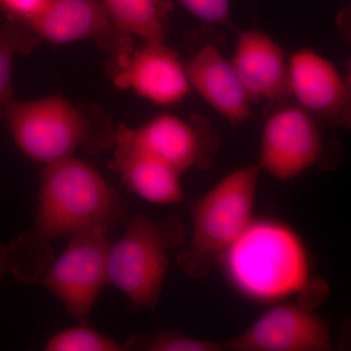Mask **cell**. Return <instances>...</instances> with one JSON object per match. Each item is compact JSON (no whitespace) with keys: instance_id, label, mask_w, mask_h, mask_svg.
Listing matches in <instances>:
<instances>
[{"instance_id":"cell-1","label":"cell","mask_w":351,"mask_h":351,"mask_svg":"<svg viewBox=\"0 0 351 351\" xmlns=\"http://www.w3.org/2000/svg\"><path fill=\"white\" fill-rule=\"evenodd\" d=\"M221 263L237 291L256 302L301 295L314 280L301 237L274 219H252Z\"/></svg>"},{"instance_id":"cell-2","label":"cell","mask_w":351,"mask_h":351,"mask_svg":"<svg viewBox=\"0 0 351 351\" xmlns=\"http://www.w3.org/2000/svg\"><path fill=\"white\" fill-rule=\"evenodd\" d=\"M0 120L25 156L49 164L77 149L98 154L112 147L115 130L98 108L75 107L61 95L0 105Z\"/></svg>"},{"instance_id":"cell-3","label":"cell","mask_w":351,"mask_h":351,"mask_svg":"<svg viewBox=\"0 0 351 351\" xmlns=\"http://www.w3.org/2000/svg\"><path fill=\"white\" fill-rule=\"evenodd\" d=\"M126 215V203L100 173L71 156L46 164L32 230L49 241L88 228L110 232Z\"/></svg>"},{"instance_id":"cell-4","label":"cell","mask_w":351,"mask_h":351,"mask_svg":"<svg viewBox=\"0 0 351 351\" xmlns=\"http://www.w3.org/2000/svg\"><path fill=\"white\" fill-rule=\"evenodd\" d=\"M260 166L233 171L191 203V240L178 255L191 278L206 276L253 219Z\"/></svg>"},{"instance_id":"cell-5","label":"cell","mask_w":351,"mask_h":351,"mask_svg":"<svg viewBox=\"0 0 351 351\" xmlns=\"http://www.w3.org/2000/svg\"><path fill=\"white\" fill-rule=\"evenodd\" d=\"M188 230L178 216L154 221L136 215L108 253V284L136 308L154 309L160 299L171 252L182 247Z\"/></svg>"},{"instance_id":"cell-6","label":"cell","mask_w":351,"mask_h":351,"mask_svg":"<svg viewBox=\"0 0 351 351\" xmlns=\"http://www.w3.org/2000/svg\"><path fill=\"white\" fill-rule=\"evenodd\" d=\"M108 234L100 228L75 233L66 251L39 279L82 324H86L101 291L108 284Z\"/></svg>"},{"instance_id":"cell-7","label":"cell","mask_w":351,"mask_h":351,"mask_svg":"<svg viewBox=\"0 0 351 351\" xmlns=\"http://www.w3.org/2000/svg\"><path fill=\"white\" fill-rule=\"evenodd\" d=\"M25 27L54 44L94 40L110 53V71L125 63L135 47L134 36L112 22L99 0H48L43 12Z\"/></svg>"},{"instance_id":"cell-8","label":"cell","mask_w":351,"mask_h":351,"mask_svg":"<svg viewBox=\"0 0 351 351\" xmlns=\"http://www.w3.org/2000/svg\"><path fill=\"white\" fill-rule=\"evenodd\" d=\"M326 152L317 120L300 106H286L265 120L258 165L279 181H288L324 162Z\"/></svg>"},{"instance_id":"cell-9","label":"cell","mask_w":351,"mask_h":351,"mask_svg":"<svg viewBox=\"0 0 351 351\" xmlns=\"http://www.w3.org/2000/svg\"><path fill=\"white\" fill-rule=\"evenodd\" d=\"M128 133L138 149L180 175L193 168L211 166L221 144L216 127L198 114L189 119L158 115L137 129L128 127Z\"/></svg>"},{"instance_id":"cell-10","label":"cell","mask_w":351,"mask_h":351,"mask_svg":"<svg viewBox=\"0 0 351 351\" xmlns=\"http://www.w3.org/2000/svg\"><path fill=\"white\" fill-rule=\"evenodd\" d=\"M306 300L270 307L244 332L223 343L235 351H330L332 350L326 320L314 313Z\"/></svg>"},{"instance_id":"cell-11","label":"cell","mask_w":351,"mask_h":351,"mask_svg":"<svg viewBox=\"0 0 351 351\" xmlns=\"http://www.w3.org/2000/svg\"><path fill=\"white\" fill-rule=\"evenodd\" d=\"M291 96L314 119L332 128L351 126L350 78L335 64L311 49H302L289 58Z\"/></svg>"},{"instance_id":"cell-12","label":"cell","mask_w":351,"mask_h":351,"mask_svg":"<svg viewBox=\"0 0 351 351\" xmlns=\"http://www.w3.org/2000/svg\"><path fill=\"white\" fill-rule=\"evenodd\" d=\"M112 76L115 86L159 106L180 103L191 90L186 66L166 41H143Z\"/></svg>"},{"instance_id":"cell-13","label":"cell","mask_w":351,"mask_h":351,"mask_svg":"<svg viewBox=\"0 0 351 351\" xmlns=\"http://www.w3.org/2000/svg\"><path fill=\"white\" fill-rule=\"evenodd\" d=\"M253 101H282L291 96L290 66L282 48L265 32L240 34L230 61Z\"/></svg>"},{"instance_id":"cell-14","label":"cell","mask_w":351,"mask_h":351,"mask_svg":"<svg viewBox=\"0 0 351 351\" xmlns=\"http://www.w3.org/2000/svg\"><path fill=\"white\" fill-rule=\"evenodd\" d=\"M184 66L191 88L226 121L237 126L251 119L252 101L232 63L216 46H201Z\"/></svg>"},{"instance_id":"cell-15","label":"cell","mask_w":351,"mask_h":351,"mask_svg":"<svg viewBox=\"0 0 351 351\" xmlns=\"http://www.w3.org/2000/svg\"><path fill=\"white\" fill-rule=\"evenodd\" d=\"M114 156L110 168L141 198L154 204L171 205L184 199L181 176L145 154L132 142L128 126L115 129Z\"/></svg>"},{"instance_id":"cell-16","label":"cell","mask_w":351,"mask_h":351,"mask_svg":"<svg viewBox=\"0 0 351 351\" xmlns=\"http://www.w3.org/2000/svg\"><path fill=\"white\" fill-rule=\"evenodd\" d=\"M112 22L143 41H166L172 4L169 0H101Z\"/></svg>"},{"instance_id":"cell-17","label":"cell","mask_w":351,"mask_h":351,"mask_svg":"<svg viewBox=\"0 0 351 351\" xmlns=\"http://www.w3.org/2000/svg\"><path fill=\"white\" fill-rule=\"evenodd\" d=\"M41 39L25 25L6 20L0 23V105L14 100L13 64L16 56H27Z\"/></svg>"},{"instance_id":"cell-18","label":"cell","mask_w":351,"mask_h":351,"mask_svg":"<svg viewBox=\"0 0 351 351\" xmlns=\"http://www.w3.org/2000/svg\"><path fill=\"white\" fill-rule=\"evenodd\" d=\"M129 345H121L91 328H69L58 332L47 341L44 350L47 351H121Z\"/></svg>"},{"instance_id":"cell-19","label":"cell","mask_w":351,"mask_h":351,"mask_svg":"<svg viewBox=\"0 0 351 351\" xmlns=\"http://www.w3.org/2000/svg\"><path fill=\"white\" fill-rule=\"evenodd\" d=\"M149 351H221L223 345L207 339H196L181 332L162 331L152 337L144 346Z\"/></svg>"},{"instance_id":"cell-20","label":"cell","mask_w":351,"mask_h":351,"mask_svg":"<svg viewBox=\"0 0 351 351\" xmlns=\"http://www.w3.org/2000/svg\"><path fill=\"white\" fill-rule=\"evenodd\" d=\"M196 19L208 25L230 24L232 15L230 0H178Z\"/></svg>"},{"instance_id":"cell-21","label":"cell","mask_w":351,"mask_h":351,"mask_svg":"<svg viewBox=\"0 0 351 351\" xmlns=\"http://www.w3.org/2000/svg\"><path fill=\"white\" fill-rule=\"evenodd\" d=\"M48 0H0V8L5 13L7 20L23 25L43 12Z\"/></svg>"},{"instance_id":"cell-22","label":"cell","mask_w":351,"mask_h":351,"mask_svg":"<svg viewBox=\"0 0 351 351\" xmlns=\"http://www.w3.org/2000/svg\"><path fill=\"white\" fill-rule=\"evenodd\" d=\"M7 274H13L22 281L25 280L27 274L24 253L17 239H13L7 246L0 244V280Z\"/></svg>"}]
</instances>
